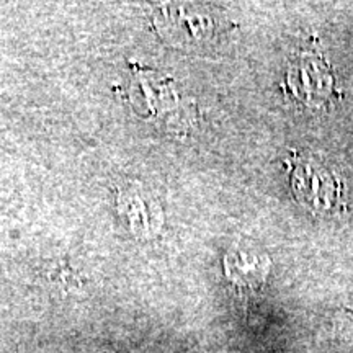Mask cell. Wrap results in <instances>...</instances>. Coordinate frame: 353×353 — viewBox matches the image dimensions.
<instances>
[{"label":"cell","instance_id":"1","mask_svg":"<svg viewBox=\"0 0 353 353\" xmlns=\"http://www.w3.org/2000/svg\"><path fill=\"white\" fill-rule=\"evenodd\" d=\"M294 195L303 205L314 211H330L341 201V180L312 156H299L293 174Z\"/></svg>","mask_w":353,"mask_h":353},{"label":"cell","instance_id":"2","mask_svg":"<svg viewBox=\"0 0 353 353\" xmlns=\"http://www.w3.org/2000/svg\"><path fill=\"white\" fill-rule=\"evenodd\" d=\"M288 83L298 100L309 107H327L339 97L332 69L324 57L316 52H304L291 65Z\"/></svg>","mask_w":353,"mask_h":353},{"label":"cell","instance_id":"3","mask_svg":"<svg viewBox=\"0 0 353 353\" xmlns=\"http://www.w3.org/2000/svg\"><path fill=\"white\" fill-rule=\"evenodd\" d=\"M267 257H259L254 255L250 257L249 252L239 249H232L226 257V275L234 285L242 290H255L263 283L265 276L268 273Z\"/></svg>","mask_w":353,"mask_h":353}]
</instances>
